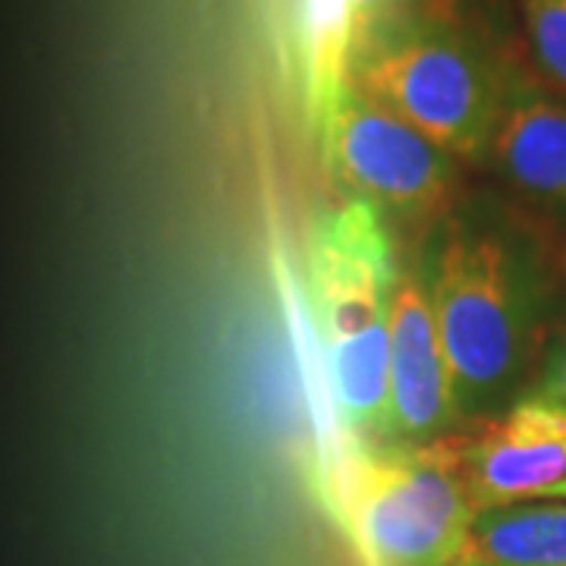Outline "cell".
<instances>
[{
	"label": "cell",
	"instance_id": "3957f363",
	"mask_svg": "<svg viewBox=\"0 0 566 566\" xmlns=\"http://www.w3.org/2000/svg\"><path fill=\"white\" fill-rule=\"evenodd\" d=\"M465 434L356 447L340 479L356 538L378 566H453L475 520Z\"/></svg>",
	"mask_w": 566,
	"mask_h": 566
},
{
	"label": "cell",
	"instance_id": "ba28073f",
	"mask_svg": "<svg viewBox=\"0 0 566 566\" xmlns=\"http://www.w3.org/2000/svg\"><path fill=\"white\" fill-rule=\"evenodd\" d=\"M409 0H300V63L305 117L312 133L349 85L363 48L390 22L403 20Z\"/></svg>",
	"mask_w": 566,
	"mask_h": 566
},
{
	"label": "cell",
	"instance_id": "30bf717a",
	"mask_svg": "<svg viewBox=\"0 0 566 566\" xmlns=\"http://www.w3.org/2000/svg\"><path fill=\"white\" fill-rule=\"evenodd\" d=\"M453 566H566V504L523 501L475 513Z\"/></svg>",
	"mask_w": 566,
	"mask_h": 566
},
{
	"label": "cell",
	"instance_id": "277c9868",
	"mask_svg": "<svg viewBox=\"0 0 566 566\" xmlns=\"http://www.w3.org/2000/svg\"><path fill=\"white\" fill-rule=\"evenodd\" d=\"M431 312L460 412L497 397L520 371L528 293L510 249L485 233H450L431 274Z\"/></svg>",
	"mask_w": 566,
	"mask_h": 566
},
{
	"label": "cell",
	"instance_id": "8992f818",
	"mask_svg": "<svg viewBox=\"0 0 566 566\" xmlns=\"http://www.w3.org/2000/svg\"><path fill=\"white\" fill-rule=\"evenodd\" d=\"M460 416L431 300L419 277L406 274L390 300V390L381 438L424 444Z\"/></svg>",
	"mask_w": 566,
	"mask_h": 566
},
{
	"label": "cell",
	"instance_id": "7c38bea8",
	"mask_svg": "<svg viewBox=\"0 0 566 566\" xmlns=\"http://www.w3.org/2000/svg\"><path fill=\"white\" fill-rule=\"evenodd\" d=\"M535 397H542L545 403L557 406V409H566V346L547 363L545 378H542V387L535 390Z\"/></svg>",
	"mask_w": 566,
	"mask_h": 566
},
{
	"label": "cell",
	"instance_id": "5b68a950",
	"mask_svg": "<svg viewBox=\"0 0 566 566\" xmlns=\"http://www.w3.org/2000/svg\"><path fill=\"white\" fill-rule=\"evenodd\" d=\"M315 136L331 180L349 199L400 214H431L450 196L453 167L444 151L353 85H346Z\"/></svg>",
	"mask_w": 566,
	"mask_h": 566
},
{
	"label": "cell",
	"instance_id": "6da1fadb",
	"mask_svg": "<svg viewBox=\"0 0 566 566\" xmlns=\"http://www.w3.org/2000/svg\"><path fill=\"white\" fill-rule=\"evenodd\" d=\"M394 252L378 208L349 199L308 240V300L337 416L349 431H381L390 390Z\"/></svg>",
	"mask_w": 566,
	"mask_h": 566
},
{
	"label": "cell",
	"instance_id": "9c48e42d",
	"mask_svg": "<svg viewBox=\"0 0 566 566\" xmlns=\"http://www.w3.org/2000/svg\"><path fill=\"white\" fill-rule=\"evenodd\" d=\"M491 155L526 196L566 211V104L528 80H506Z\"/></svg>",
	"mask_w": 566,
	"mask_h": 566
},
{
	"label": "cell",
	"instance_id": "7a4b0ae2",
	"mask_svg": "<svg viewBox=\"0 0 566 566\" xmlns=\"http://www.w3.org/2000/svg\"><path fill=\"white\" fill-rule=\"evenodd\" d=\"M349 85L453 161L491 155L506 80L485 54L438 22H390L363 48Z\"/></svg>",
	"mask_w": 566,
	"mask_h": 566
},
{
	"label": "cell",
	"instance_id": "8fae6325",
	"mask_svg": "<svg viewBox=\"0 0 566 566\" xmlns=\"http://www.w3.org/2000/svg\"><path fill=\"white\" fill-rule=\"evenodd\" d=\"M528 44L551 82L566 88V0H520Z\"/></svg>",
	"mask_w": 566,
	"mask_h": 566
},
{
	"label": "cell",
	"instance_id": "4fadbf2b",
	"mask_svg": "<svg viewBox=\"0 0 566 566\" xmlns=\"http://www.w3.org/2000/svg\"><path fill=\"white\" fill-rule=\"evenodd\" d=\"M538 501H566V479L560 482V485L547 488V491L542 494V497H538Z\"/></svg>",
	"mask_w": 566,
	"mask_h": 566
},
{
	"label": "cell",
	"instance_id": "52a82bcc",
	"mask_svg": "<svg viewBox=\"0 0 566 566\" xmlns=\"http://www.w3.org/2000/svg\"><path fill=\"white\" fill-rule=\"evenodd\" d=\"M465 488L475 510L538 501L566 479V409L526 397L465 438Z\"/></svg>",
	"mask_w": 566,
	"mask_h": 566
}]
</instances>
